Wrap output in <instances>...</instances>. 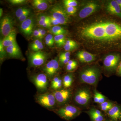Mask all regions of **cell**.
<instances>
[{"mask_svg":"<svg viewBox=\"0 0 121 121\" xmlns=\"http://www.w3.org/2000/svg\"><path fill=\"white\" fill-rule=\"evenodd\" d=\"M75 35L78 42L92 54L121 52V19L105 10L82 20Z\"/></svg>","mask_w":121,"mask_h":121,"instance_id":"obj_1","label":"cell"},{"mask_svg":"<svg viewBox=\"0 0 121 121\" xmlns=\"http://www.w3.org/2000/svg\"><path fill=\"white\" fill-rule=\"evenodd\" d=\"M101 71L97 66H87L83 68L79 73V79L82 83L95 85L97 83L101 76Z\"/></svg>","mask_w":121,"mask_h":121,"instance_id":"obj_2","label":"cell"},{"mask_svg":"<svg viewBox=\"0 0 121 121\" xmlns=\"http://www.w3.org/2000/svg\"><path fill=\"white\" fill-rule=\"evenodd\" d=\"M121 60V52H111L104 57L103 66L105 70L110 73L116 72Z\"/></svg>","mask_w":121,"mask_h":121,"instance_id":"obj_3","label":"cell"},{"mask_svg":"<svg viewBox=\"0 0 121 121\" xmlns=\"http://www.w3.org/2000/svg\"><path fill=\"white\" fill-rule=\"evenodd\" d=\"M56 114L63 119L70 121L80 115L81 111L78 107L72 105H67L56 111Z\"/></svg>","mask_w":121,"mask_h":121,"instance_id":"obj_4","label":"cell"},{"mask_svg":"<svg viewBox=\"0 0 121 121\" xmlns=\"http://www.w3.org/2000/svg\"><path fill=\"white\" fill-rule=\"evenodd\" d=\"M102 5L99 1H93L88 2L79 11V17L82 20L91 16L101 9Z\"/></svg>","mask_w":121,"mask_h":121,"instance_id":"obj_5","label":"cell"},{"mask_svg":"<svg viewBox=\"0 0 121 121\" xmlns=\"http://www.w3.org/2000/svg\"><path fill=\"white\" fill-rule=\"evenodd\" d=\"M91 93L89 89L82 88L75 92L74 99L76 104L82 106H86L89 104L91 98Z\"/></svg>","mask_w":121,"mask_h":121,"instance_id":"obj_6","label":"cell"},{"mask_svg":"<svg viewBox=\"0 0 121 121\" xmlns=\"http://www.w3.org/2000/svg\"><path fill=\"white\" fill-rule=\"evenodd\" d=\"M51 16L58 21L60 25L66 24L70 21L69 15L65 9L59 5L53 6L50 10Z\"/></svg>","mask_w":121,"mask_h":121,"instance_id":"obj_7","label":"cell"},{"mask_svg":"<svg viewBox=\"0 0 121 121\" xmlns=\"http://www.w3.org/2000/svg\"><path fill=\"white\" fill-rule=\"evenodd\" d=\"M36 99L40 105L50 109H53L57 103L53 93H46L38 95Z\"/></svg>","mask_w":121,"mask_h":121,"instance_id":"obj_8","label":"cell"},{"mask_svg":"<svg viewBox=\"0 0 121 121\" xmlns=\"http://www.w3.org/2000/svg\"><path fill=\"white\" fill-rule=\"evenodd\" d=\"M47 57V55L41 51L31 53L29 56V62L33 66L39 67L44 64Z\"/></svg>","mask_w":121,"mask_h":121,"instance_id":"obj_9","label":"cell"},{"mask_svg":"<svg viewBox=\"0 0 121 121\" xmlns=\"http://www.w3.org/2000/svg\"><path fill=\"white\" fill-rule=\"evenodd\" d=\"M32 81L39 91H44L47 90L48 85L47 76L44 73H39L32 77Z\"/></svg>","mask_w":121,"mask_h":121,"instance_id":"obj_10","label":"cell"},{"mask_svg":"<svg viewBox=\"0 0 121 121\" xmlns=\"http://www.w3.org/2000/svg\"><path fill=\"white\" fill-rule=\"evenodd\" d=\"M56 103L60 105L65 104L70 99L72 93L69 89H60L55 91L53 93Z\"/></svg>","mask_w":121,"mask_h":121,"instance_id":"obj_11","label":"cell"},{"mask_svg":"<svg viewBox=\"0 0 121 121\" xmlns=\"http://www.w3.org/2000/svg\"><path fill=\"white\" fill-rule=\"evenodd\" d=\"M13 22L12 19L9 16H5L1 20L0 32L2 36L6 37L13 30Z\"/></svg>","mask_w":121,"mask_h":121,"instance_id":"obj_12","label":"cell"},{"mask_svg":"<svg viewBox=\"0 0 121 121\" xmlns=\"http://www.w3.org/2000/svg\"><path fill=\"white\" fill-rule=\"evenodd\" d=\"M105 9L111 15L121 19V9L116 0L107 1L105 4Z\"/></svg>","mask_w":121,"mask_h":121,"instance_id":"obj_13","label":"cell"},{"mask_svg":"<svg viewBox=\"0 0 121 121\" xmlns=\"http://www.w3.org/2000/svg\"><path fill=\"white\" fill-rule=\"evenodd\" d=\"M59 68V64L56 59H52L46 64L43 68L45 74L50 78L56 74Z\"/></svg>","mask_w":121,"mask_h":121,"instance_id":"obj_14","label":"cell"},{"mask_svg":"<svg viewBox=\"0 0 121 121\" xmlns=\"http://www.w3.org/2000/svg\"><path fill=\"white\" fill-rule=\"evenodd\" d=\"M96 55L86 51H79L76 54L78 59L81 62L89 63L94 61Z\"/></svg>","mask_w":121,"mask_h":121,"instance_id":"obj_15","label":"cell"},{"mask_svg":"<svg viewBox=\"0 0 121 121\" xmlns=\"http://www.w3.org/2000/svg\"><path fill=\"white\" fill-rule=\"evenodd\" d=\"M34 26V20L31 17H28L27 20L22 22L21 25V30L26 35H30L33 32Z\"/></svg>","mask_w":121,"mask_h":121,"instance_id":"obj_16","label":"cell"},{"mask_svg":"<svg viewBox=\"0 0 121 121\" xmlns=\"http://www.w3.org/2000/svg\"><path fill=\"white\" fill-rule=\"evenodd\" d=\"M7 54L12 58H19L22 56V53L17 43L7 47L6 48Z\"/></svg>","mask_w":121,"mask_h":121,"instance_id":"obj_17","label":"cell"},{"mask_svg":"<svg viewBox=\"0 0 121 121\" xmlns=\"http://www.w3.org/2000/svg\"><path fill=\"white\" fill-rule=\"evenodd\" d=\"M108 114L113 121H118L121 119V107L118 105H114L108 111Z\"/></svg>","mask_w":121,"mask_h":121,"instance_id":"obj_18","label":"cell"},{"mask_svg":"<svg viewBox=\"0 0 121 121\" xmlns=\"http://www.w3.org/2000/svg\"><path fill=\"white\" fill-rule=\"evenodd\" d=\"M16 30L13 29V31L10 34L4 37L2 40V43L4 47L7 48L16 43Z\"/></svg>","mask_w":121,"mask_h":121,"instance_id":"obj_19","label":"cell"},{"mask_svg":"<svg viewBox=\"0 0 121 121\" xmlns=\"http://www.w3.org/2000/svg\"><path fill=\"white\" fill-rule=\"evenodd\" d=\"M33 7L39 11H44L48 8L49 4L43 0H34L32 2Z\"/></svg>","mask_w":121,"mask_h":121,"instance_id":"obj_20","label":"cell"},{"mask_svg":"<svg viewBox=\"0 0 121 121\" xmlns=\"http://www.w3.org/2000/svg\"><path fill=\"white\" fill-rule=\"evenodd\" d=\"M62 85V79L59 76L54 77L51 83L52 89L55 91L60 90Z\"/></svg>","mask_w":121,"mask_h":121,"instance_id":"obj_21","label":"cell"},{"mask_svg":"<svg viewBox=\"0 0 121 121\" xmlns=\"http://www.w3.org/2000/svg\"><path fill=\"white\" fill-rule=\"evenodd\" d=\"M78 47V43L74 40L71 39H68L67 40L66 43L64 46V48L65 51L69 52L75 50Z\"/></svg>","mask_w":121,"mask_h":121,"instance_id":"obj_22","label":"cell"},{"mask_svg":"<svg viewBox=\"0 0 121 121\" xmlns=\"http://www.w3.org/2000/svg\"><path fill=\"white\" fill-rule=\"evenodd\" d=\"M63 85L64 87L69 88L71 86L74 80L73 74L69 73L64 76L63 79Z\"/></svg>","mask_w":121,"mask_h":121,"instance_id":"obj_23","label":"cell"},{"mask_svg":"<svg viewBox=\"0 0 121 121\" xmlns=\"http://www.w3.org/2000/svg\"><path fill=\"white\" fill-rule=\"evenodd\" d=\"M44 48L43 44L41 40L36 39L31 44L30 48L34 52H38L43 50Z\"/></svg>","mask_w":121,"mask_h":121,"instance_id":"obj_24","label":"cell"},{"mask_svg":"<svg viewBox=\"0 0 121 121\" xmlns=\"http://www.w3.org/2000/svg\"><path fill=\"white\" fill-rule=\"evenodd\" d=\"M66 30L61 26H54L50 30V32L55 36L58 35H64L66 32Z\"/></svg>","mask_w":121,"mask_h":121,"instance_id":"obj_25","label":"cell"},{"mask_svg":"<svg viewBox=\"0 0 121 121\" xmlns=\"http://www.w3.org/2000/svg\"><path fill=\"white\" fill-rule=\"evenodd\" d=\"M55 43L59 47L64 46L66 43V39L64 35H58L54 37Z\"/></svg>","mask_w":121,"mask_h":121,"instance_id":"obj_26","label":"cell"},{"mask_svg":"<svg viewBox=\"0 0 121 121\" xmlns=\"http://www.w3.org/2000/svg\"><path fill=\"white\" fill-rule=\"evenodd\" d=\"M30 12V10L29 9L26 8H20L16 11L15 15L16 17L19 19L22 15Z\"/></svg>","mask_w":121,"mask_h":121,"instance_id":"obj_27","label":"cell"},{"mask_svg":"<svg viewBox=\"0 0 121 121\" xmlns=\"http://www.w3.org/2000/svg\"><path fill=\"white\" fill-rule=\"evenodd\" d=\"M45 43L48 46H52L55 43L54 37L51 34H48L46 36L45 39Z\"/></svg>","mask_w":121,"mask_h":121,"instance_id":"obj_28","label":"cell"},{"mask_svg":"<svg viewBox=\"0 0 121 121\" xmlns=\"http://www.w3.org/2000/svg\"><path fill=\"white\" fill-rule=\"evenodd\" d=\"M64 4L65 8L68 7H77L78 2L75 0H65L63 1Z\"/></svg>","mask_w":121,"mask_h":121,"instance_id":"obj_29","label":"cell"},{"mask_svg":"<svg viewBox=\"0 0 121 121\" xmlns=\"http://www.w3.org/2000/svg\"><path fill=\"white\" fill-rule=\"evenodd\" d=\"M91 118L94 121H103L104 120L103 115H96L93 114L89 113Z\"/></svg>","mask_w":121,"mask_h":121,"instance_id":"obj_30","label":"cell"},{"mask_svg":"<svg viewBox=\"0 0 121 121\" xmlns=\"http://www.w3.org/2000/svg\"><path fill=\"white\" fill-rule=\"evenodd\" d=\"M77 9V7H68L65 9L66 12L68 15H74L76 13Z\"/></svg>","mask_w":121,"mask_h":121,"instance_id":"obj_31","label":"cell"},{"mask_svg":"<svg viewBox=\"0 0 121 121\" xmlns=\"http://www.w3.org/2000/svg\"><path fill=\"white\" fill-rule=\"evenodd\" d=\"M38 24L39 26L43 28H50L52 26L51 22H42L38 21Z\"/></svg>","mask_w":121,"mask_h":121,"instance_id":"obj_32","label":"cell"},{"mask_svg":"<svg viewBox=\"0 0 121 121\" xmlns=\"http://www.w3.org/2000/svg\"><path fill=\"white\" fill-rule=\"evenodd\" d=\"M70 53L69 52H62L60 55L59 59H67L70 60Z\"/></svg>","mask_w":121,"mask_h":121,"instance_id":"obj_33","label":"cell"},{"mask_svg":"<svg viewBox=\"0 0 121 121\" xmlns=\"http://www.w3.org/2000/svg\"><path fill=\"white\" fill-rule=\"evenodd\" d=\"M38 21L42 22H51L49 16L44 15H41L39 16L38 17Z\"/></svg>","mask_w":121,"mask_h":121,"instance_id":"obj_34","label":"cell"},{"mask_svg":"<svg viewBox=\"0 0 121 121\" xmlns=\"http://www.w3.org/2000/svg\"><path fill=\"white\" fill-rule=\"evenodd\" d=\"M30 12L25 13V14L22 15L20 17H19L18 19V20H19L20 22L22 23V22H24V21L26 20H27L29 16L30 15Z\"/></svg>","mask_w":121,"mask_h":121,"instance_id":"obj_35","label":"cell"},{"mask_svg":"<svg viewBox=\"0 0 121 121\" xmlns=\"http://www.w3.org/2000/svg\"><path fill=\"white\" fill-rule=\"evenodd\" d=\"M89 113L93 114L99 115V116L103 115L101 111L96 109H94V108H92V109H91L89 112Z\"/></svg>","mask_w":121,"mask_h":121,"instance_id":"obj_36","label":"cell"},{"mask_svg":"<svg viewBox=\"0 0 121 121\" xmlns=\"http://www.w3.org/2000/svg\"><path fill=\"white\" fill-rule=\"evenodd\" d=\"M50 17V21H51V23L52 25L53 26H58L60 24L58 21L55 18H54L52 16L50 15L49 16Z\"/></svg>","mask_w":121,"mask_h":121,"instance_id":"obj_37","label":"cell"},{"mask_svg":"<svg viewBox=\"0 0 121 121\" xmlns=\"http://www.w3.org/2000/svg\"><path fill=\"white\" fill-rule=\"evenodd\" d=\"M37 30L39 31L40 33V40H41L43 39L44 37L45 36V34H46V31L45 29L41 28L37 29Z\"/></svg>","mask_w":121,"mask_h":121,"instance_id":"obj_38","label":"cell"},{"mask_svg":"<svg viewBox=\"0 0 121 121\" xmlns=\"http://www.w3.org/2000/svg\"><path fill=\"white\" fill-rule=\"evenodd\" d=\"M9 2L13 4L17 5L21 4L25 2V0H10Z\"/></svg>","mask_w":121,"mask_h":121,"instance_id":"obj_39","label":"cell"},{"mask_svg":"<svg viewBox=\"0 0 121 121\" xmlns=\"http://www.w3.org/2000/svg\"><path fill=\"white\" fill-rule=\"evenodd\" d=\"M77 67V66H75V65L67 64L66 66V70L68 71H72L75 70Z\"/></svg>","mask_w":121,"mask_h":121,"instance_id":"obj_40","label":"cell"},{"mask_svg":"<svg viewBox=\"0 0 121 121\" xmlns=\"http://www.w3.org/2000/svg\"><path fill=\"white\" fill-rule=\"evenodd\" d=\"M99 94L100 93L95 91V92L94 96V102L96 103H98L99 102Z\"/></svg>","mask_w":121,"mask_h":121,"instance_id":"obj_41","label":"cell"},{"mask_svg":"<svg viewBox=\"0 0 121 121\" xmlns=\"http://www.w3.org/2000/svg\"><path fill=\"white\" fill-rule=\"evenodd\" d=\"M4 47L2 43V40H0V52L1 56L5 54L4 51Z\"/></svg>","mask_w":121,"mask_h":121,"instance_id":"obj_42","label":"cell"},{"mask_svg":"<svg viewBox=\"0 0 121 121\" xmlns=\"http://www.w3.org/2000/svg\"><path fill=\"white\" fill-rule=\"evenodd\" d=\"M114 105L111 102L106 101L100 104V107H105L109 106Z\"/></svg>","mask_w":121,"mask_h":121,"instance_id":"obj_43","label":"cell"},{"mask_svg":"<svg viewBox=\"0 0 121 121\" xmlns=\"http://www.w3.org/2000/svg\"><path fill=\"white\" fill-rule=\"evenodd\" d=\"M106 98L104 95H103L102 94H99V103L101 104L104 102H106Z\"/></svg>","mask_w":121,"mask_h":121,"instance_id":"obj_44","label":"cell"},{"mask_svg":"<svg viewBox=\"0 0 121 121\" xmlns=\"http://www.w3.org/2000/svg\"><path fill=\"white\" fill-rule=\"evenodd\" d=\"M116 73L117 75L121 77V60L117 68Z\"/></svg>","mask_w":121,"mask_h":121,"instance_id":"obj_45","label":"cell"},{"mask_svg":"<svg viewBox=\"0 0 121 121\" xmlns=\"http://www.w3.org/2000/svg\"><path fill=\"white\" fill-rule=\"evenodd\" d=\"M33 35L36 38L40 39V35L39 32L37 29H35V30H34L33 31Z\"/></svg>","mask_w":121,"mask_h":121,"instance_id":"obj_46","label":"cell"},{"mask_svg":"<svg viewBox=\"0 0 121 121\" xmlns=\"http://www.w3.org/2000/svg\"><path fill=\"white\" fill-rule=\"evenodd\" d=\"M113 106H108L105 107H100L101 109L102 110L104 111H108L110 110L112 107H113Z\"/></svg>","mask_w":121,"mask_h":121,"instance_id":"obj_47","label":"cell"},{"mask_svg":"<svg viewBox=\"0 0 121 121\" xmlns=\"http://www.w3.org/2000/svg\"><path fill=\"white\" fill-rule=\"evenodd\" d=\"M70 60L67 59H59L60 63L61 64H67L68 62Z\"/></svg>","mask_w":121,"mask_h":121,"instance_id":"obj_48","label":"cell"},{"mask_svg":"<svg viewBox=\"0 0 121 121\" xmlns=\"http://www.w3.org/2000/svg\"><path fill=\"white\" fill-rule=\"evenodd\" d=\"M67 64L78 66V64L77 62L75 60H70Z\"/></svg>","mask_w":121,"mask_h":121,"instance_id":"obj_49","label":"cell"},{"mask_svg":"<svg viewBox=\"0 0 121 121\" xmlns=\"http://www.w3.org/2000/svg\"><path fill=\"white\" fill-rule=\"evenodd\" d=\"M116 1L119 5L121 9V0H116Z\"/></svg>","mask_w":121,"mask_h":121,"instance_id":"obj_50","label":"cell"},{"mask_svg":"<svg viewBox=\"0 0 121 121\" xmlns=\"http://www.w3.org/2000/svg\"><path fill=\"white\" fill-rule=\"evenodd\" d=\"M3 13V9L2 8H0V17H1Z\"/></svg>","mask_w":121,"mask_h":121,"instance_id":"obj_51","label":"cell"},{"mask_svg":"<svg viewBox=\"0 0 121 121\" xmlns=\"http://www.w3.org/2000/svg\"></svg>","mask_w":121,"mask_h":121,"instance_id":"obj_52","label":"cell"}]
</instances>
